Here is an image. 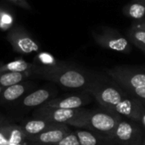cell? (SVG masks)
I'll return each instance as SVG.
<instances>
[{
  "label": "cell",
  "mask_w": 145,
  "mask_h": 145,
  "mask_svg": "<svg viewBox=\"0 0 145 145\" xmlns=\"http://www.w3.org/2000/svg\"><path fill=\"white\" fill-rule=\"evenodd\" d=\"M143 145H145V139H144V144H143Z\"/></svg>",
  "instance_id": "obj_27"
},
{
  "label": "cell",
  "mask_w": 145,
  "mask_h": 145,
  "mask_svg": "<svg viewBox=\"0 0 145 145\" xmlns=\"http://www.w3.org/2000/svg\"><path fill=\"white\" fill-rule=\"evenodd\" d=\"M72 132L68 126L62 124H56L54 126L48 128L43 132L29 138V140L31 143L42 145H56L64 137Z\"/></svg>",
  "instance_id": "obj_10"
},
{
  "label": "cell",
  "mask_w": 145,
  "mask_h": 145,
  "mask_svg": "<svg viewBox=\"0 0 145 145\" xmlns=\"http://www.w3.org/2000/svg\"><path fill=\"white\" fill-rule=\"evenodd\" d=\"M27 140L21 127L16 125L0 126V145L22 144Z\"/></svg>",
  "instance_id": "obj_13"
},
{
  "label": "cell",
  "mask_w": 145,
  "mask_h": 145,
  "mask_svg": "<svg viewBox=\"0 0 145 145\" xmlns=\"http://www.w3.org/2000/svg\"><path fill=\"white\" fill-rule=\"evenodd\" d=\"M2 125H4V124L3 123V118L0 117V126H2Z\"/></svg>",
  "instance_id": "obj_25"
},
{
  "label": "cell",
  "mask_w": 145,
  "mask_h": 145,
  "mask_svg": "<svg viewBox=\"0 0 145 145\" xmlns=\"http://www.w3.org/2000/svg\"><path fill=\"white\" fill-rule=\"evenodd\" d=\"M120 115L105 109H89L87 117L86 130L94 132L109 138L121 120Z\"/></svg>",
  "instance_id": "obj_6"
},
{
  "label": "cell",
  "mask_w": 145,
  "mask_h": 145,
  "mask_svg": "<svg viewBox=\"0 0 145 145\" xmlns=\"http://www.w3.org/2000/svg\"><path fill=\"white\" fill-rule=\"evenodd\" d=\"M89 109H59L37 108L33 112L34 118L42 119L54 124L72 126L79 129H86L87 117Z\"/></svg>",
  "instance_id": "obj_4"
},
{
  "label": "cell",
  "mask_w": 145,
  "mask_h": 145,
  "mask_svg": "<svg viewBox=\"0 0 145 145\" xmlns=\"http://www.w3.org/2000/svg\"><path fill=\"white\" fill-rule=\"evenodd\" d=\"M30 76H31L30 72L0 73V86L6 88L12 85L23 82L25 81V79H26Z\"/></svg>",
  "instance_id": "obj_19"
},
{
  "label": "cell",
  "mask_w": 145,
  "mask_h": 145,
  "mask_svg": "<svg viewBox=\"0 0 145 145\" xmlns=\"http://www.w3.org/2000/svg\"><path fill=\"white\" fill-rule=\"evenodd\" d=\"M56 93L57 91L54 89L50 88H40L34 91H32L22 98L20 102V106L28 109H37L44 105L51 99L54 98Z\"/></svg>",
  "instance_id": "obj_11"
},
{
  "label": "cell",
  "mask_w": 145,
  "mask_h": 145,
  "mask_svg": "<svg viewBox=\"0 0 145 145\" xmlns=\"http://www.w3.org/2000/svg\"><path fill=\"white\" fill-rule=\"evenodd\" d=\"M34 63L28 62L23 59H17L8 62H0V73L30 72Z\"/></svg>",
  "instance_id": "obj_17"
},
{
  "label": "cell",
  "mask_w": 145,
  "mask_h": 145,
  "mask_svg": "<svg viewBox=\"0 0 145 145\" xmlns=\"http://www.w3.org/2000/svg\"><path fill=\"white\" fill-rule=\"evenodd\" d=\"M35 85L29 81H23L4 88L0 95V103H9L22 98L31 92Z\"/></svg>",
  "instance_id": "obj_12"
},
{
  "label": "cell",
  "mask_w": 145,
  "mask_h": 145,
  "mask_svg": "<svg viewBox=\"0 0 145 145\" xmlns=\"http://www.w3.org/2000/svg\"><path fill=\"white\" fill-rule=\"evenodd\" d=\"M128 40L145 54V19L133 24L127 32Z\"/></svg>",
  "instance_id": "obj_16"
},
{
  "label": "cell",
  "mask_w": 145,
  "mask_h": 145,
  "mask_svg": "<svg viewBox=\"0 0 145 145\" xmlns=\"http://www.w3.org/2000/svg\"><path fill=\"white\" fill-rule=\"evenodd\" d=\"M110 139L115 145H143L145 131L139 123L121 118Z\"/></svg>",
  "instance_id": "obj_5"
},
{
  "label": "cell",
  "mask_w": 145,
  "mask_h": 145,
  "mask_svg": "<svg viewBox=\"0 0 145 145\" xmlns=\"http://www.w3.org/2000/svg\"><path fill=\"white\" fill-rule=\"evenodd\" d=\"M87 91L103 109L134 121L142 126L145 119L144 106L105 73L94 71L92 83Z\"/></svg>",
  "instance_id": "obj_1"
},
{
  "label": "cell",
  "mask_w": 145,
  "mask_h": 145,
  "mask_svg": "<svg viewBox=\"0 0 145 145\" xmlns=\"http://www.w3.org/2000/svg\"><path fill=\"white\" fill-rule=\"evenodd\" d=\"M4 90V88L3 87H2V86H0V95H1V93L3 92V91Z\"/></svg>",
  "instance_id": "obj_26"
},
{
  "label": "cell",
  "mask_w": 145,
  "mask_h": 145,
  "mask_svg": "<svg viewBox=\"0 0 145 145\" xmlns=\"http://www.w3.org/2000/svg\"><path fill=\"white\" fill-rule=\"evenodd\" d=\"M123 14L133 20L141 21L145 19V5L140 2L132 1L122 9Z\"/></svg>",
  "instance_id": "obj_18"
},
{
  "label": "cell",
  "mask_w": 145,
  "mask_h": 145,
  "mask_svg": "<svg viewBox=\"0 0 145 145\" xmlns=\"http://www.w3.org/2000/svg\"><path fill=\"white\" fill-rule=\"evenodd\" d=\"M104 73L145 107V68L120 65L105 68Z\"/></svg>",
  "instance_id": "obj_3"
},
{
  "label": "cell",
  "mask_w": 145,
  "mask_h": 145,
  "mask_svg": "<svg viewBox=\"0 0 145 145\" xmlns=\"http://www.w3.org/2000/svg\"><path fill=\"white\" fill-rule=\"evenodd\" d=\"M133 1H136V2H140L142 3H144L145 5V0H133Z\"/></svg>",
  "instance_id": "obj_24"
},
{
  "label": "cell",
  "mask_w": 145,
  "mask_h": 145,
  "mask_svg": "<svg viewBox=\"0 0 145 145\" xmlns=\"http://www.w3.org/2000/svg\"><path fill=\"white\" fill-rule=\"evenodd\" d=\"M56 145H81V144L76 133L74 132H71Z\"/></svg>",
  "instance_id": "obj_22"
},
{
  "label": "cell",
  "mask_w": 145,
  "mask_h": 145,
  "mask_svg": "<svg viewBox=\"0 0 145 145\" xmlns=\"http://www.w3.org/2000/svg\"><path fill=\"white\" fill-rule=\"evenodd\" d=\"M30 73L31 76L54 82L65 89L78 91H88L94 74V71L60 61L58 64L49 67L34 63Z\"/></svg>",
  "instance_id": "obj_2"
},
{
  "label": "cell",
  "mask_w": 145,
  "mask_h": 145,
  "mask_svg": "<svg viewBox=\"0 0 145 145\" xmlns=\"http://www.w3.org/2000/svg\"><path fill=\"white\" fill-rule=\"evenodd\" d=\"M94 100L93 97L87 91H78L74 94H68L51 99L44 105L43 109H78L88 105Z\"/></svg>",
  "instance_id": "obj_9"
},
{
  "label": "cell",
  "mask_w": 145,
  "mask_h": 145,
  "mask_svg": "<svg viewBox=\"0 0 145 145\" xmlns=\"http://www.w3.org/2000/svg\"><path fill=\"white\" fill-rule=\"evenodd\" d=\"M15 17L11 9L0 4V30L9 31L14 27Z\"/></svg>",
  "instance_id": "obj_20"
},
{
  "label": "cell",
  "mask_w": 145,
  "mask_h": 145,
  "mask_svg": "<svg viewBox=\"0 0 145 145\" xmlns=\"http://www.w3.org/2000/svg\"><path fill=\"white\" fill-rule=\"evenodd\" d=\"M6 1L11 3L12 4H14L23 9L28 10V11H31L33 9L27 0H6Z\"/></svg>",
  "instance_id": "obj_23"
},
{
  "label": "cell",
  "mask_w": 145,
  "mask_h": 145,
  "mask_svg": "<svg viewBox=\"0 0 145 145\" xmlns=\"http://www.w3.org/2000/svg\"><path fill=\"white\" fill-rule=\"evenodd\" d=\"M59 62V61L56 60L51 54L47 53V52H41L36 56L35 62L33 63L37 65H40V66L49 67V66H54L58 64Z\"/></svg>",
  "instance_id": "obj_21"
},
{
  "label": "cell",
  "mask_w": 145,
  "mask_h": 145,
  "mask_svg": "<svg viewBox=\"0 0 145 145\" xmlns=\"http://www.w3.org/2000/svg\"><path fill=\"white\" fill-rule=\"evenodd\" d=\"M92 36L96 44L104 49L124 54L132 51L131 42L116 29L103 27L99 31H93Z\"/></svg>",
  "instance_id": "obj_7"
},
{
  "label": "cell",
  "mask_w": 145,
  "mask_h": 145,
  "mask_svg": "<svg viewBox=\"0 0 145 145\" xmlns=\"http://www.w3.org/2000/svg\"><path fill=\"white\" fill-rule=\"evenodd\" d=\"M54 125H56V124L52 123L48 121H45V120H42V119L33 118V120L25 121L20 126V127L27 139L29 138L37 136V135L43 132L44 131L54 126Z\"/></svg>",
  "instance_id": "obj_15"
},
{
  "label": "cell",
  "mask_w": 145,
  "mask_h": 145,
  "mask_svg": "<svg viewBox=\"0 0 145 145\" xmlns=\"http://www.w3.org/2000/svg\"><path fill=\"white\" fill-rule=\"evenodd\" d=\"M74 132L77 136L81 145H115L108 137L89 130L77 128Z\"/></svg>",
  "instance_id": "obj_14"
},
{
  "label": "cell",
  "mask_w": 145,
  "mask_h": 145,
  "mask_svg": "<svg viewBox=\"0 0 145 145\" xmlns=\"http://www.w3.org/2000/svg\"><path fill=\"white\" fill-rule=\"evenodd\" d=\"M6 39L14 50L19 54L27 55L40 50V45L34 38L24 27L18 25L7 32Z\"/></svg>",
  "instance_id": "obj_8"
}]
</instances>
